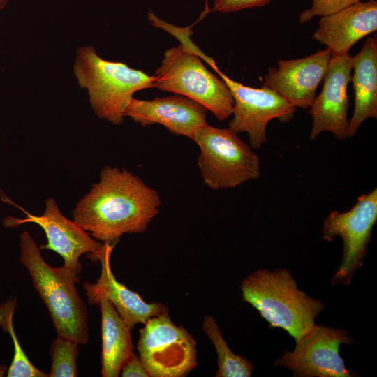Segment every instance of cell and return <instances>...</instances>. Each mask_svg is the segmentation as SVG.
Segmentation results:
<instances>
[{
  "mask_svg": "<svg viewBox=\"0 0 377 377\" xmlns=\"http://www.w3.org/2000/svg\"><path fill=\"white\" fill-rule=\"evenodd\" d=\"M159 193L125 168L105 166L100 179L76 205L73 221L102 243L145 232L157 216Z\"/></svg>",
  "mask_w": 377,
  "mask_h": 377,
  "instance_id": "obj_1",
  "label": "cell"
},
{
  "mask_svg": "<svg viewBox=\"0 0 377 377\" xmlns=\"http://www.w3.org/2000/svg\"><path fill=\"white\" fill-rule=\"evenodd\" d=\"M243 300L251 304L269 325L279 327L295 342L315 325L325 305L298 288L288 269H259L248 275L239 286Z\"/></svg>",
  "mask_w": 377,
  "mask_h": 377,
  "instance_id": "obj_2",
  "label": "cell"
},
{
  "mask_svg": "<svg viewBox=\"0 0 377 377\" xmlns=\"http://www.w3.org/2000/svg\"><path fill=\"white\" fill-rule=\"evenodd\" d=\"M20 260L29 272L33 286L46 306L58 336L80 345L89 341L86 305L76 289L80 277L63 267L48 265L31 235H20Z\"/></svg>",
  "mask_w": 377,
  "mask_h": 377,
  "instance_id": "obj_3",
  "label": "cell"
},
{
  "mask_svg": "<svg viewBox=\"0 0 377 377\" xmlns=\"http://www.w3.org/2000/svg\"><path fill=\"white\" fill-rule=\"evenodd\" d=\"M73 73L80 88L86 89L95 114L114 125H121L133 94L152 88L154 75L122 62L101 57L91 45L77 48Z\"/></svg>",
  "mask_w": 377,
  "mask_h": 377,
  "instance_id": "obj_4",
  "label": "cell"
},
{
  "mask_svg": "<svg viewBox=\"0 0 377 377\" xmlns=\"http://www.w3.org/2000/svg\"><path fill=\"white\" fill-rule=\"evenodd\" d=\"M182 43L168 49L156 70L154 87L188 97L202 105L219 120L232 114L234 100L221 78L210 72L200 57L205 54L182 36Z\"/></svg>",
  "mask_w": 377,
  "mask_h": 377,
  "instance_id": "obj_5",
  "label": "cell"
},
{
  "mask_svg": "<svg viewBox=\"0 0 377 377\" xmlns=\"http://www.w3.org/2000/svg\"><path fill=\"white\" fill-rule=\"evenodd\" d=\"M192 140L199 147L201 177L210 189L233 188L260 177L259 156L230 128L207 124L196 131Z\"/></svg>",
  "mask_w": 377,
  "mask_h": 377,
  "instance_id": "obj_6",
  "label": "cell"
},
{
  "mask_svg": "<svg viewBox=\"0 0 377 377\" xmlns=\"http://www.w3.org/2000/svg\"><path fill=\"white\" fill-rule=\"evenodd\" d=\"M196 342L168 313L150 318L140 330L137 349L151 377H182L197 364Z\"/></svg>",
  "mask_w": 377,
  "mask_h": 377,
  "instance_id": "obj_7",
  "label": "cell"
},
{
  "mask_svg": "<svg viewBox=\"0 0 377 377\" xmlns=\"http://www.w3.org/2000/svg\"><path fill=\"white\" fill-rule=\"evenodd\" d=\"M376 221V188L359 196L348 211H333L323 220V239L332 242L339 236L343 244L340 265L331 279L332 286H349L355 272L363 266Z\"/></svg>",
  "mask_w": 377,
  "mask_h": 377,
  "instance_id": "obj_8",
  "label": "cell"
},
{
  "mask_svg": "<svg viewBox=\"0 0 377 377\" xmlns=\"http://www.w3.org/2000/svg\"><path fill=\"white\" fill-rule=\"evenodd\" d=\"M225 82L233 97L234 107L228 127L235 133L248 134L249 145L259 149L267 141L266 130L274 119L288 122L297 108L290 104L272 89L246 86L232 80L219 71L212 59L208 62Z\"/></svg>",
  "mask_w": 377,
  "mask_h": 377,
  "instance_id": "obj_9",
  "label": "cell"
},
{
  "mask_svg": "<svg viewBox=\"0 0 377 377\" xmlns=\"http://www.w3.org/2000/svg\"><path fill=\"white\" fill-rule=\"evenodd\" d=\"M292 351H284L273 363L293 372L294 377H353L339 354L341 344L352 345L354 339L346 329L315 325L297 341Z\"/></svg>",
  "mask_w": 377,
  "mask_h": 377,
  "instance_id": "obj_10",
  "label": "cell"
},
{
  "mask_svg": "<svg viewBox=\"0 0 377 377\" xmlns=\"http://www.w3.org/2000/svg\"><path fill=\"white\" fill-rule=\"evenodd\" d=\"M6 200L20 209L26 217L17 219L7 216L3 221V225L7 228H15L27 223L38 225L43 230L47 240V244L39 247L40 249L57 253L64 259L63 268L74 277H79L78 274L82 269L80 261L81 256L84 253L94 254L103 245L102 242L93 239L73 221L64 216L53 198L46 200L45 212L40 216L31 214L10 199Z\"/></svg>",
  "mask_w": 377,
  "mask_h": 377,
  "instance_id": "obj_11",
  "label": "cell"
},
{
  "mask_svg": "<svg viewBox=\"0 0 377 377\" xmlns=\"http://www.w3.org/2000/svg\"><path fill=\"white\" fill-rule=\"evenodd\" d=\"M352 70L353 57L348 53L331 57L322 90L309 108L312 117L311 140L325 131L332 133L338 140L348 138V87Z\"/></svg>",
  "mask_w": 377,
  "mask_h": 377,
  "instance_id": "obj_12",
  "label": "cell"
},
{
  "mask_svg": "<svg viewBox=\"0 0 377 377\" xmlns=\"http://www.w3.org/2000/svg\"><path fill=\"white\" fill-rule=\"evenodd\" d=\"M117 243H103L101 249L87 257L99 261L101 274L94 283L84 282L83 287L90 305H98L105 299L116 309L120 318L131 331L138 323H145L153 316L168 313V307L161 303H147L139 294L119 282L110 265L111 253Z\"/></svg>",
  "mask_w": 377,
  "mask_h": 377,
  "instance_id": "obj_13",
  "label": "cell"
},
{
  "mask_svg": "<svg viewBox=\"0 0 377 377\" xmlns=\"http://www.w3.org/2000/svg\"><path fill=\"white\" fill-rule=\"evenodd\" d=\"M331 57L325 49L300 59L279 60L277 67L269 68L263 85L295 108L309 109L327 73Z\"/></svg>",
  "mask_w": 377,
  "mask_h": 377,
  "instance_id": "obj_14",
  "label": "cell"
},
{
  "mask_svg": "<svg viewBox=\"0 0 377 377\" xmlns=\"http://www.w3.org/2000/svg\"><path fill=\"white\" fill-rule=\"evenodd\" d=\"M207 111L200 103L181 94L150 101L133 97L125 117L143 127L159 124L176 135L193 139L196 131L207 124Z\"/></svg>",
  "mask_w": 377,
  "mask_h": 377,
  "instance_id": "obj_15",
  "label": "cell"
},
{
  "mask_svg": "<svg viewBox=\"0 0 377 377\" xmlns=\"http://www.w3.org/2000/svg\"><path fill=\"white\" fill-rule=\"evenodd\" d=\"M377 30V1L355 3L320 17L312 38L325 45L332 56L348 54L360 40Z\"/></svg>",
  "mask_w": 377,
  "mask_h": 377,
  "instance_id": "obj_16",
  "label": "cell"
},
{
  "mask_svg": "<svg viewBox=\"0 0 377 377\" xmlns=\"http://www.w3.org/2000/svg\"><path fill=\"white\" fill-rule=\"evenodd\" d=\"M351 81L355 108L349 120L348 138L353 137L369 118H377V41L368 37L360 51L353 57Z\"/></svg>",
  "mask_w": 377,
  "mask_h": 377,
  "instance_id": "obj_17",
  "label": "cell"
},
{
  "mask_svg": "<svg viewBox=\"0 0 377 377\" xmlns=\"http://www.w3.org/2000/svg\"><path fill=\"white\" fill-rule=\"evenodd\" d=\"M97 306L101 315L102 376L117 377L133 353L131 330L110 301L103 299Z\"/></svg>",
  "mask_w": 377,
  "mask_h": 377,
  "instance_id": "obj_18",
  "label": "cell"
},
{
  "mask_svg": "<svg viewBox=\"0 0 377 377\" xmlns=\"http://www.w3.org/2000/svg\"><path fill=\"white\" fill-rule=\"evenodd\" d=\"M203 332L213 343L217 353L216 377H249L254 369L251 362L235 354L224 340L216 319L205 316L202 326Z\"/></svg>",
  "mask_w": 377,
  "mask_h": 377,
  "instance_id": "obj_19",
  "label": "cell"
},
{
  "mask_svg": "<svg viewBox=\"0 0 377 377\" xmlns=\"http://www.w3.org/2000/svg\"><path fill=\"white\" fill-rule=\"evenodd\" d=\"M17 307L16 299L10 298L0 305V327L8 333L13 343V357L7 371L8 377H47L45 373L36 367L27 357L17 337L13 316Z\"/></svg>",
  "mask_w": 377,
  "mask_h": 377,
  "instance_id": "obj_20",
  "label": "cell"
},
{
  "mask_svg": "<svg viewBox=\"0 0 377 377\" xmlns=\"http://www.w3.org/2000/svg\"><path fill=\"white\" fill-rule=\"evenodd\" d=\"M80 346L73 340L57 335L51 346L52 365L49 377L77 376V359Z\"/></svg>",
  "mask_w": 377,
  "mask_h": 377,
  "instance_id": "obj_21",
  "label": "cell"
},
{
  "mask_svg": "<svg viewBox=\"0 0 377 377\" xmlns=\"http://www.w3.org/2000/svg\"><path fill=\"white\" fill-rule=\"evenodd\" d=\"M360 1L363 0H312L311 6L300 14L299 22L306 23L315 17L331 15Z\"/></svg>",
  "mask_w": 377,
  "mask_h": 377,
  "instance_id": "obj_22",
  "label": "cell"
},
{
  "mask_svg": "<svg viewBox=\"0 0 377 377\" xmlns=\"http://www.w3.org/2000/svg\"><path fill=\"white\" fill-rule=\"evenodd\" d=\"M273 0H214L213 10L220 13H233L243 9L264 6Z\"/></svg>",
  "mask_w": 377,
  "mask_h": 377,
  "instance_id": "obj_23",
  "label": "cell"
},
{
  "mask_svg": "<svg viewBox=\"0 0 377 377\" xmlns=\"http://www.w3.org/2000/svg\"><path fill=\"white\" fill-rule=\"evenodd\" d=\"M123 377H149L139 356L134 353L125 362L121 369Z\"/></svg>",
  "mask_w": 377,
  "mask_h": 377,
  "instance_id": "obj_24",
  "label": "cell"
},
{
  "mask_svg": "<svg viewBox=\"0 0 377 377\" xmlns=\"http://www.w3.org/2000/svg\"><path fill=\"white\" fill-rule=\"evenodd\" d=\"M8 367L3 364L0 363V377H3L7 374Z\"/></svg>",
  "mask_w": 377,
  "mask_h": 377,
  "instance_id": "obj_25",
  "label": "cell"
},
{
  "mask_svg": "<svg viewBox=\"0 0 377 377\" xmlns=\"http://www.w3.org/2000/svg\"><path fill=\"white\" fill-rule=\"evenodd\" d=\"M10 0H0V10L3 9Z\"/></svg>",
  "mask_w": 377,
  "mask_h": 377,
  "instance_id": "obj_26",
  "label": "cell"
}]
</instances>
